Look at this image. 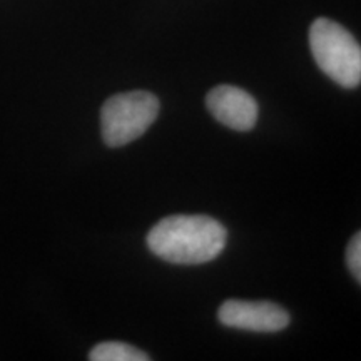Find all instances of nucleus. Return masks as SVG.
I'll use <instances>...</instances> for the list:
<instances>
[{"label": "nucleus", "instance_id": "obj_1", "mask_svg": "<svg viewBox=\"0 0 361 361\" xmlns=\"http://www.w3.org/2000/svg\"><path fill=\"white\" fill-rule=\"evenodd\" d=\"M228 231L218 219L202 214H176L161 219L146 238L157 258L173 264H204L223 252Z\"/></svg>", "mask_w": 361, "mask_h": 361}, {"label": "nucleus", "instance_id": "obj_2", "mask_svg": "<svg viewBox=\"0 0 361 361\" xmlns=\"http://www.w3.org/2000/svg\"><path fill=\"white\" fill-rule=\"evenodd\" d=\"M310 47L316 64L333 82L346 89L361 82V47L350 30L319 17L310 27Z\"/></svg>", "mask_w": 361, "mask_h": 361}, {"label": "nucleus", "instance_id": "obj_3", "mask_svg": "<svg viewBox=\"0 0 361 361\" xmlns=\"http://www.w3.org/2000/svg\"><path fill=\"white\" fill-rule=\"evenodd\" d=\"M159 114V101L147 90L116 94L104 102L101 130L109 147H123L139 139L154 124Z\"/></svg>", "mask_w": 361, "mask_h": 361}, {"label": "nucleus", "instance_id": "obj_4", "mask_svg": "<svg viewBox=\"0 0 361 361\" xmlns=\"http://www.w3.org/2000/svg\"><path fill=\"white\" fill-rule=\"evenodd\" d=\"M218 319L221 324L234 329L255 333H276L291 323L290 313L271 301L228 300L219 306Z\"/></svg>", "mask_w": 361, "mask_h": 361}, {"label": "nucleus", "instance_id": "obj_5", "mask_svg": "<svg viewBox=\"0 0 361 361\" xmlns=\"http://www.w3.org/2000/svg\"><path fill=\"white\" fill-rule=\"evenodd\" d=\"M206 107L218 123L239 133L251 130L258 123V102L250 92L236 85H216L207 94Z\"/></svg>", "mask_w": 361, "mask_h": 361}, {"label": "nucleus", "instance_id": "obj_6", "mask_svg": "<svg viewBox=\"0 0 361 361\" xmlns=\"http://www.w3.org/2000/svg\"><path fill=\"white\" fill-rule=\"evenodd\" d=\"M90 361H149L151 356L144 351L119 341L99 343L89 353Z\"/></svg>", "mask_w": 361, "mask_h": 361}, {"label": "nucleus", "instance_id": "obj_7", "mask_svg": "<svg viewBox=\"0 0 361 361\" xmlns=\"http://www.w3.org/2000/svg\"><path fill=\"white\" fill-rule=\"evenodd\" d=\"M346 264L353 274L356 281H361V234L356 233L350 239L348 250H346Z\"/></svg>", "mask_w": 361, "mask_h": 361}]
</instances>
